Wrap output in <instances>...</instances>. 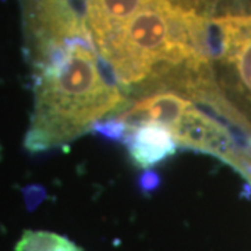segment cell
Masks as SVG:
<instances>
[{
	"mask_svg": "<svg viewBox=\"0 0 251 251\" xmlns=\"http://www.w3.org/2000/svg\"><path fill=\"white\" fill-rule=\"evenodd\" d=\"M28 63L34 110L24 144L31 152L72 143L125 108V95L92 36L67 41Z\"/></svg>",
	"mask_w": 251,
	"mask_h": 251,
	"instance_id": "6da1fadb",
	"label": "cell"
},
{
	"mask_svg": "<svg viewBox=\"0 0 251 251\" xmlns=\"http://www.w3.org/2000/svg\"><path fill=\"white\" fill-rule=\"evenodd\" d=\"M211 59L221 60L251 99V14L211 18Z\"/></svg>",
	"mask_w": 251,
	"mask_h": 251,
	"instance_id": "7a4b0ae2",
	"label": "cell"
},
{
	"mask_svg": "<svg viewBox=\"0 0 251 251\" xmlns=\"http://www.w3.org/2000/svg\"><path fill=\"white\" fill-rule=\"evenodd\" d=\"M131 159L140 168H151L176 152L177 143L171 130L158 123H143L123 134Z\"/></svg>",
	"mask_w": 251,
	"mask_h": 251,
	"instance_id": "3957f363",
	"label": "cell"
},
{
	"mask_svg": "<svg viewBox=\"0 0 251 251\" xmlns=\"http://www.w3.org/2000/svg\"><path fill=\"white\" fill-rule=\"evenodd\" d=\"M14 251H84L67 237L46 230H25Z\"/></svg>",
	"mask_w": 251,
	"mask_h": 251,
	"instance_id": "277c9868",
	"label": "cell"
}]
</instances>
